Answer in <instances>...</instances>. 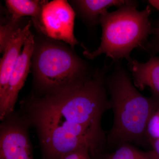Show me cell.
<instances>
[{
    "label": "cell",
    "mask_w": 159,
    "mask_h": 159,
    "mask_svg": "<svg viewBox=\"0 0 159 159\" xmlns=\"http://www.w3.org/2000/svg\"><path fill=\"white\" fill-rule=\"evenodd\" d=\"M153 38L142 47L145 51H148L152 57L159 52V20L155 24L152 25V34Z\"/></svg>",
    "instance_id": "cell-15"
},
{
    "label": "cell",
    "mask_w": 159,
    "mask_h": 159,
    "mask_svg": "<svg viewBox=\"0 0 159 159\" xmlns=\"http://www.w3.org/2000/svg\"><path fill=\"white\" fill-rule=\"evenodd\" d=\"M90 151L89 147L83 146L66 154L61 159H91Z\"/></svg>",
    "instance_id": "cell-16"
},
{
    "label": "cell",
    "mask_w": 159,
    "mask_h": 159,
    "mask_svg": "<svg viewBox=\"0 0 159 159\" xmlns=\"http://www.w3.org/2000/svg\"><path fill=\"white\" fill-rule=\"evenodd\" d=\"M19 21L11 19L6 25L1 26L0 28V51L4 53L7 44L13 35L15 31L19 28H18Z\"/></svg>",
    "instance_id": "cell-13"
},
{
    "label": "cell",
    "mask_w": 159,
    "mask_h": 159,
    "mask_svg": "<svg viewBox=\"0 0 159 159\" xmlns=\"http://www.w3.org/2000/svg\"><path fill=\"white\" fill-rule=\"evenodd\" d=\"M31 22L22 28L16 30L7 44L0 62V99L3 97L13 70L20 54V49L31 34Z\"/></svg>",
    "instance_id": "cell-7"
},
{
    "label": "cell",
    "mask_w": 159,
    "mask_h": 159,
    "mask_svg": "<svg viewBox=\"0 0 159 159\" xmlns=\"http://www.w3.org/2000/svg\"><path fill=\"white\" fill-rule=\"evenodd\" d=\"M104 77L95 74L53 92L36 103V119L48 159L98 145L102 114L111 106Z\"/></svg>",
    "instance_id": "cell-1"
},
{
    "label": "cell",
    "mask_w": 159,
    "mask_h": 159,
    "mask_svg": "<svg viewBox=\"0 0 159 159\" xmlns=\"http://www.w3.org/2000/svg\"><path fill=\"white\" fill-rule=\"evenodd\" d=\"M34 44V35L31 33L26 40L23 51L11 72L5 94L0 99L2 120L13 111L19 93L30 72Z\"/></svg>",
    "instance_id": "cell-6"
},
{
    "label": "cell",
    "mask_w": 159,
    "mask_h": 159,
    "mask_svg": "<svg viewBox=\"0 0 159 159\" xmlns=\"http://www.w3.org/2000/svg\"><path fill=\"white\" fill-rule=\"evenodd\" d=\"M0 159H32L29 140L21 129L11 126L1 132Z\"/></svg>",
    "instance_id": "cell-8"
},
{
    "label": "cell",
    "mask_w": 159,
    "mask_h": 159,
    "mask_svg": "<svg viewBox=\"0 0 159 159\" xmlns=\"http://www.w3.org/2000/svg\"><path fill=\"white\" fill-rule=\"evenodd\" d=\"M145 135L150 142L159 139V107L152 115L145 129Z\"/></svg>",
    "instance_id": "cell-14"
},
{
    "label": "cell",
    "mask_w": 159,
    "mask_h": 159,
    "mask_svg": "<svg viewBox=\"0 0 159 159\" xmlns=\"http://www.w3.org/2000/svg\"><path fill=\"white\" fill-rule=\"evenodd\" d=\"M108 159H149L147 154L143 153L127 145H122Z\"/></svg>",
    "instance_id": "cell-12"
},
{
    "label": "cell",
    "mask_w": 159,
    "mask_h": 159,
    "mask_svg": "<svg viewBox=\"0 0 159 159\" xmlns=\"http://www.w3.org/2000/svg\"><path fill=\"white\" fill-rule=\"evenodd\" d=\"M7 9L11 19L19 21L23 16H31L38 31L41 29L42 14L44 8L48 3L45 0H6Z\"/></svg>",
    "instance_id": "cell-11"
},
{
    "label": "cell",
    "mask_w": 159,
    "mask_h": 159,
    "mask_svg": "<svg viewBox=\"0 0 159 159\" xmlns=\"http://www.w3.org/2000/svg\"><path fill=\"white\" fill-rule=\"evenodd\" d=\"M123 0H76L71 1L79 16L91 26L99 23V18L103 11L112 6L119 8L125 4Z\"/></svg>",
    "instance_id": "cell-10"
},
{
    "label": "cell",
    "mask_w": 159,
    "mask_h": 159,
    "mask_svg": "<svg viewBox=\"0 0 159 159\" xmlns=\"http://www.w3.org/2000/svg\"><path fill=\"white\" fill-rule=\"evenodd\" d=\"M148 2L152 6L159 11V0H151L148 1Z\"/></svg>",
    "instance_id": "cell-18"
},
{
    "label": "cell",
    "mask_w": 159,
    "mask_h": 159,
    "mask_svg": "<svg viewBox=\"0 0 159 159\" xmlns=\"http://www.w3.org/2000/svg\"><path fill=\"white\" fill-rule=\"evenodd\" d=\"M75 12L67 1L48 2L42 14L40 32L54 40L63 41L70 45L79 43L74 34Z\"/></svg>",
    "instance_id": "cell-5"
},
{
    "label": "cell",
    "mask_w": 159,
    "mask_h": 159,
    "mask_svg": "<svg viewBox=\"0 0 159 159\" xmlns=\"http://www.w3.org/2000/svg\"><path fill=\"white\" fill-rule=\"evenodd\" d=\"M152 149L147 153L149 159H159V139L151 142Z\"/></svg>",
    "instance_id": "cell-17"
},
{
    "label": "cell",
    "mask_w": 159,
    "mask_h": 159,
    "mask_svg": "<svg viewBox=\"0 0 159 159\" xmlns=\"http://www.w3.org/2000/svg\"><path fill=\"white\" fill-rule=\"evenodd\" d=\"M127 60L135 86L141 90L146 86L149 87L153 96L159 99V57H151L144 63L131 57Z\"/></svg>",
    "instance_id": "cell-9"
},
{
    "label": "cell",
    "mask_w": 159,
    "mask_h": 159,
    "mask_svg": "<svg viewBox=\"0 0 159 159\" xmlns=\"http://www.w3.org/2000/svg\"><path fill=\"white\" fill-rule=\"evenodd\" d=\"M32 69L39 83L46 88L59 90L86 77V63L56 40L34 44Z\"/></svg>",
    "instance_id": "cell-4"
},
{
    "label": "cell",
    "mask_w": 159,
    "mask_h": 159,
    "mask_svg": "<svg viewBox=\"0 0 159 159\" xmlns=\"http://www.w3.org/2000/svg\"><path fill=\"white\" fill-rule=\"evenodd\" d=\"M137 2L125 1V4L116 11H103L99 18L102 28L101 43L96 51L84 49L83 54L87 58L94 59L105 54L115 62L130 57L135 48H142L152 34V25L149 20L151 8L147 6L144 10H138Z\"/></svg>",
    "instance_id": "cell-3"
},
{
    "label": "cell",
    "mask_w": 159,
    "mask_h": 159,
    "mask_svg": "<svg viewBox=\"0 0 159 159\" xmlns=\"http://www.w3.org/2000/svg\"><path fill=\"white\" fill-rule=\"evenodd\" d=\"M119 62H116L105 82L114 113L110 141L124 143L137 141L145 135L148 120L159 107V99L140 93Z\"/></svg>",
    "instance_id": "cell-2"
}]
</instances>
